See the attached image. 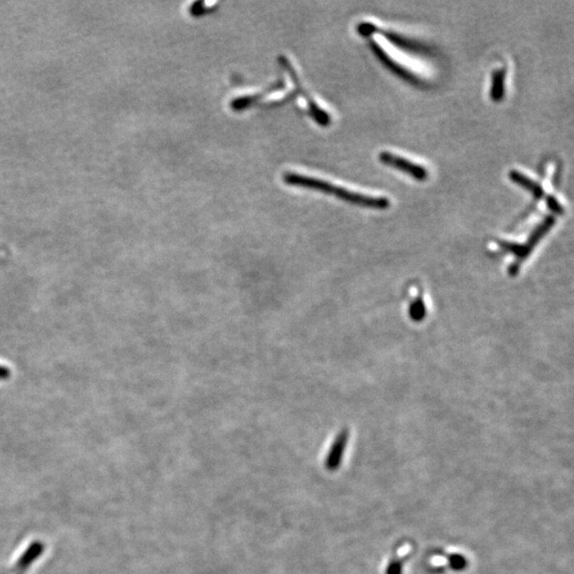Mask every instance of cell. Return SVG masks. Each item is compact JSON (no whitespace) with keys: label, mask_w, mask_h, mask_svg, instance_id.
Returning a JSON list of instances; mask_svg holds the SVG:
<instances>
[{"label":"cell","mask_w":574,"mask_h":574,"mask_svg":"<svg viewBox=\"0 0 574 574\" xmlns=\"http://www.w3.org/2000/svg\"><path fill=\"white\" fill-rule=\"evenodd\" d=\"M284 181L291 185L302 186V188L320 190L325 194L335 195L337 198L352 203V205H359V207H372V209L377 210H385L389 207V200L384 197H370L367 195L359 194V193L351 192L346 188L333 185L329 182L306 177V175H299V173H286L284 175Z\"/></svg>","instance_id":"cell-1"},{"label":"cell","mask_w":574,"mask_h":574,"mask_svg":"<svg viewBox=\"0 0 574 574\" xmlns=\"http://www.w3.org/2000/svg\"><path fill=\"white\" fill-rule=\"evenodd\" d=\"M556 224V218L553 216H548V217L545 218L541 224H539L534 231H533L532 235L529 237L528 243L526 245H518V244L514 243H507V242H500L501 247L503 249L507 250V251L511 252V254H516L518 258L517 262L516 264H514L511 266V269H509L511 271V276L516 275L517 274L518 267H519L520 262L522 261L526 260L528 258L529 254H531L533 248L538 244V242L541 241V237L552 228Z\"/></svg>","instance_id":"cell-2"},{"label":"cell","mask_w":574,"mask_h":574,"mask_svg":"<svg viewBox=\"0 0 574 574\" xmlns=\"http://www.w3.org/2000/svg\"><path fill=\"white\" fill-rule=\"evenodd\" d=\"M280 63L281 65L283 66L284 68L288 72L289 76H291V80L295 82L296 89L293 91V94H289L287 97L284 98V99L278 100L277 102H275V106H278V104H282L284 102H288V100L293 99V98L297 97V96H302V97L305 98L306 102H308V110H310V114L312 115L313 119L321 126H327L330 125L331 123V117L330 115L325 112L323 109H321L320 107L317 106L316 102L313 100V98L306 93L305 90L303 89L301 85H300L299 79H298L297 72L296 70H293V66L291 64L289 63L288 59L286 57H280Z\"/></svg>","instance_id":"cell-3"},{"label":"cell","mask_w":574,"mask_h":574,"mask_svg":"<svg viewBox=\"0 0 574 574\" xmlns=\"http://www.w3.org/2000/svg\"><path fill=\"white\" fill-rule=\"evenodd\" d=\"M379 158H380L383 164L399 169V170L408 173V175L418 180V181H425V180H427L428 175H429L425 167L416 164V163H413L412 161L408 160V158L395 156L391 152H381Z\"/></svg>","instance_id":"cell-4"},{"label":"cell","mask_w":574,"mask_h":574,"mask_svg":"<svg viewBox=\"0 0 574 574\" xmlns=\"http://www.w3.org/2000/svg\"><path fill=\"white\" fill-rule=\"evenodd\" d=\"M370 47H372V50H374V55H376L377 57L379 58V60H380L387 68H389L391 72H395L396 75L401 77L404 80L408 81V82L414 83V85H423V80H421L418 77L415 76L410 70H406L404 66L400 65L395 60L391 59V55L386 53V51H385L376 40H372V42H370Z\"/></svg>","instance_id":"cell-5"},{"label":"cell","mask_w":574,"mask_h":574,"mask_svg":"<svg viewBox=\"0 0 574 574\" xmlns=\"http://www.w3.org/2000/svg\"><path fill=\"white\" fill-rule=\"evenodd\" d=\"M348 439L349 430L347 429L342 430L336 437L331 449H330L329 454L325 458V468L327 470L334 471L340 467Z\"/></svg>","instance_id":"cell-6"},{"label":"cell","mask_w":574,"mask_h":574,"mask_svg":"<svg viewBox=\"0 0 574 574\" xmlns=\"http://www.w3.org/2000/svg\"><path fill=\"white\" fill-rule=\"evenodd\" d=\"M377 32L382 34L391 44L399 47V48L406 49V50L411 51V53H421H421H430L429 48L425 46V45L415 42V40H410V38H404V36H399V34L394 33V32L391 31H385V30L379 29V28L377 29Z\"/></svg>","instance_id":"cell-7"},{"label":"cell","mask_w":574,"mask_h":574,"mask_svg":"<svg viewBox=\"0 0 574 574\" xmlns=\"http://www.w3.org/2000/svg\"><path fill=\"white\" fill-rule=\"evenodd\" d=\"M509 175V179H511L514 183L518 184V185L532 193L535 198L541 199L543 197L546 196L545 190H543V186H541L538 182L534 181V180L531 179L528 175H524V173H520V171L518 170H514L513 169V170H511Z\"/></svg>","instance_id":"cell-8"},{"label":"cell","mask_w":574,"mask_h":574,"mask_svg":"<svg viewBox=\"0 0 574 574\" xmlns=\"http://www.w3.org/2000/svg\"><path fill=\"white\" fill-rule=\"evenodd\" d=\"M505 70H494L492 74V90H490V97L494 102H500L504 97L505 92Z\"/></svg>","instance_id":"cell-9"},{"label":"cell","mask_w":574,"mask_h":574,"mask_svg":"<svg viewBox=\"0 0 574 574\" xmlns=\"http://www.w3.org/2000/svg\"><path fill=\"white\" fill-rule=\"evenodd\" d=\"M546 202H547V207H549L550 211L558 214V215H563V214H564V207H563L560 201H558V198L554 197L553 195H548V196H546Z\"/></svg>","instance_id":"cell-10"},{"label":"cell","mask_w":574,"mask_h":574,"mask_svg":"<svg viewBox=\"0 0 574 574\" xmlns=\"http://www.w3.org/2000/svg\"><path fill=\"white\" fill-rule=\"evenodd\" d=\"M410 313L411 316L415 320L423 319V316H425V304H423V300L418 299L416 302H414L411 306Z\"/></svg>","instance_id":"cell-11"},{"label":"cell","mask_w":574,"mask_h":574,"mask_svg":"<svg viewBox=\"0 0 574 574\" xmlns=\"http://www.w3.org/2000/svg\"><path fill=\"white\" fill-rule=\"evenodd\" d=\"M377 27L374 23H369V21H363L357 25V32L363 36H370L374 33H377Z\"/></svg>","instance_id":"cell-12"},{"label":"cell","mask_w":574,"mask_h":574,"mask_svg":"<svg viewBox=\"0 0 574 574\" xmlns=\"http://www.w3.org/2000/svg\"><path fill=\"white\" fill-rule=\"evenodd\" d=\"M450 565L454 570H462L466 567V558L464 556H458V554H453L449 558Z\"/></svg>","instance_id":"cell-13"},{"label":"cell","mask_w":574,"mask_h":574,"mask_svg":"<svg viewBox=\"0 0 574 574\" xmlns=\"http://www.w3.org/2000/svg\"><path fill=\"white\" fill-rule=\"evenodd\" d=\"M402 568H404V561L394 560L387 567L386 574H402Z\"/></svg>","instance_id":"cell-14"}]
</instances>
